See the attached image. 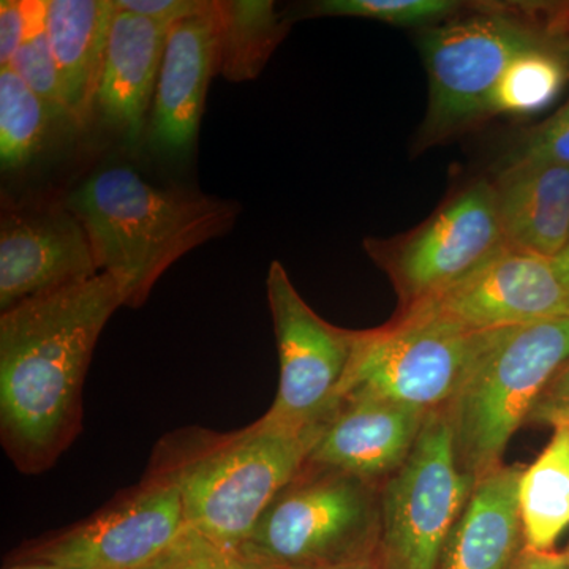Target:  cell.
I'll return each instance as SVG.
<instances>
[{
	"label": "cell",
	"mask_w": 569,
	"mask_h": 569,
	"mask_svg": "<svg viewBox=\"0 0 569 569\" xmlns=\"http://www.w3.org/2000/svg\"><path fill=\"white\" fill-rule=\"evenodd\" d=\"M119 307L100 272L0 312V443L21 473L50 470L80 436L89 365Z\"/></svg>",
	"instance_id": "obj_1"
},
{
	"label": "cell",
	"mask_w": 569,
	"mask_h": 569,
	"mask_svg": "<svg viewBox=\"0 0 569 569\" xmlns=\"http://www.w3.org/2000/svg\"><path fill=\"white\" fill-rule=\"evenodd\" d=\"M63 206L84 227L97 268L116 280L130 309L148 301L183 254L230 231L241 212L231 200L156 186L126 164L89 176Z\"/></svg>",
	"instance_id": "obj_2"
},
{
	"label": "cell",
	"mask_w": 569,
	"mask_h": 569,
	"mask_svg": "<svg viewBox=\"0 0 569 569\" xmlns=\"http://www.w3.org/2000/svg\"><path fill=\"white\" fill-rule=\"evenodd\" d=\"M323 425L288 429L263 417L227 433L186 427L159 441L148 470L178 486L189 529L238 550L305 467Z\"/></svg>",
	"instance_id": "obj_3"
},
{
	"label": "cell",
	"mask_w": 569,
	"mask_h": 569,
	"mask_svg": "<svg viewBox=\"0 0 569 569\" xmlns=\"http://www.w3.org/2000/svg\"><path fill=\"white\" fill-rule=\"evenodd\" d=\"M569 361V317L492 329L466 383L445 407L459 466L471 477L501 467L538 397Z\"/></svg>",
	"instance_id": "obj_4"
},
{
	"label": "cell",
	"mask_w": 569,
	"mask_h": 569,
	"mask_svg": "<svg viewBox=\"0 0 569 569\" xmlns=\"http://www.w3.org/2000/svg\"><path fill=\"white\" fill-rule=\"evenodd\" d=\"M372 485L307 460L238 552L254 563L283 568L377 559L380 501Z\"/></svg>",
	"instance_id": "obj_5"
},
{
	"label": "cell",
	"mask_w": 569,
	"mask_h": 569,
	"mask_svg": "<svg viewBox=\"0 0 569 569\" xmlns=\"http://www.w3.org/2000/svg\"><path fill=\"white\" fill-rule=\"evenodd\" d=\"M561 33L512 7L475 13L426 29L419 40L429 80V108L418 146L429 148L490 116L498 82L511 62Z\"/></svg>",
	"instance_id": "obj_6"
},
{
	"label": "cell",
	"mask_w": 569,
	"mask_h": 569,
	"mask_svg": "<svg viewBox=\"0 0 569 569\" xmlns=\"http://www.w3.org/2000/svg\"><path fill=\"white\" fill-rule=\"evenodd\" d=\"M489 335L402 317L383 328L355 331L335 408L350 400H380L426 411L445 408L466 383Z\"/></svg>",
	"instance_id": "obj_7"
},
{
	"label": "cell",
	"mask_w": 569,
	"mask_h": 569,
	"mask_svg": "<svg viewBox=\"0 0 569 569\" xmlns=\"http://www.w3.org/2000/svg\"><path fill=\"white\" fill-rule=\"evenodd\" d=\"M475 486L459 466L447 411H429L410 456L381 492L377 557L383 568L438 569Z\"/></svg>",
	"instance_id": "obj_8"
},
{
	"label": "cell",
	"mask_w": 569,
	"mask_h": 569,
	"mask_svg": "<svg viewBox=\"0 0 569 569\" xmlns=\"http://www.w3.org/2000/svg\"><path fill=\"white\" fill-rule=\"evenodd\" d=\"M269 310L279 350V389L264 418L288 429L320 425L335 410L355 331L328 323L296 290L279 261L269 266Z\"/></svg>",
	"instance_id": "obj_9"
},
{
	"label": "cell",
	"mask_w": 569,
	"mask_h": 569,
	"mask_svg": "<svg viewBox=\"0 0 569 569\" xmlns=\"http://www.w3.org/2000/svg\"><path fill=\"white\" fill-rule=\"evenodd\" d=\"M503 244L493 183L479 179L410 233L367 239L366 249L392 277L407 307L468 274Z\"/></svg>",
	"instance_id": "obj_10"
},
{
	"label": "cell",
	"mask_w": 569,
	"mask_h": 569,
	"mask_svg": "<svg viewBox=\"0 0 569 569\" xmlns=\"http://www.w3.org/2000/svg\"><path fill=\"white\" fill-rule=\"evenodd\" d=\"M402 318L463 332L492 331L569 317V295L552 258L508 244L443 290L407 306Z\"/></svg>",
	"instance_id": "obj_11"
},
{
	"label": "cell",
	"mask_w": 569,
	"mask_h": 569,
	"mask_svg": "<svg viewBox=\"0 0 569 569\" xmlns=\"http://www.w3.org/2000/svg\"><path fill=\"white\" fill-rule=\"evenodd\" d=\"M186 529L178 486L148 470L140 485L78 526L40 541L26 559L66 569H140Z\"/></svg>",
	"instance_id": "obj_12"
},
{
	"label": "cell",
	"mask_w": 569,
	"mask_h": 569,
	"mask_svg": "<svg viewBox=\"0 0 569 569\" xmlns=\"http://www.w3.org/2000/svg\"><path fill=\"white\" fill-rule=\"evenodd\" d=\"M97 274L89 236L66 206L3 212L0 312Z\"/></svg>",
	"instance_id": "obj_13"
},
{
	"label": "cell",
	"mask_w": 569,
	"mask_h": 569,
	"mask_svg": "<svg viewBox=\"0 0 569 569\" xmlns=\"http://www.w3.org/2000/svg\"><path fill=\"white\" fill-rule=\"evenodd\" d=\"M216 74V20L208 11L171 26L159 78L148 138L157 152L183 157L200 132L209 82Z\"/></svg>",
	"instance_id": "obj_14"
},
{
	"label": "cell",
	"mask_w": 569,
	"mask_h": 569,
	"mask_svg": "<svg viewBox=\"0 0 569 569\" xmlns=\"http://www.w3.org/2000/svg\"><path fill=\"white\" fill-rule=\"evenodd\" d=\"M427 413L421 408L380 400L339 403L325 419L307 460L373 482L402 467Z\"/></svg>",
	"instance_id": "obj_15"
},
{
	"label": "cell",
	"mask_w": 569,
	"mask_h": 569,
	"mask_svg": "<svg viewBox=\"0 0 569 569\" xmlns=\"http://www.w3.org/2000/svg\"><path fill=\"white\" fill-rule=\"evenodd\" d=\"M171 26L174 24L121 9L112 20L96 110L130 148H137L148 133L157 78Z\"/></svg>",
	"instance_id": "obj_16"
},
{
	"label": "cell",
	"mask_w": 569,
	"mask_h": 569,
	"mask_svg": "<svg viewBox=\"0 0 569 569\" xmlns=\"http://www.w3.org/2000/svg\"><path fill=\"white\" fill-rule=\"evenodd\" d=\"M492 183L505 242L556 257L569 238V164L508 160Z\"/></svg>",
	"instance_id": "obj_17"
},
{
	"label": "cell",
	"mask_w": 569,
	"mask_h": 569,
	"mask_svg": "<svg viewBox=\"0 0 569 569\" xmlns=\"http://www.w3.org/2000/svg\"><path fill=\"white\" fill-rule=\"evenodd\" d=\"M522 468L500 467L479 479L452 527L438 569H508L523 548L519 515Z\"/></svg>",
	"instance_id": "obj_18"
},
{
	"label": "cell",
	"mask_w": 569,
	"mask_h": 569,
	"mask_svg": "<svg viewBox=\"0 0 569 569\" xmlns=\"http://www.w3.org/2000/svg\"><path fill=\"white\" fill-rule=\"evenodd\" d=\"M114 0H47V32L73 127L96 111Z\"/></svg>",
	"instance_id": "obj_19"
},
{
	"label": "cell",
	"mask_w": 569,
	"mask_h": 569,
	"mask_svg": "<svg viewBox=\"0 0 569 569\" xmlns=\"http://www.w3.org/2000/svg\"><path fill=\"white\" fill-rule=\"evenodd\" d=\"M216 74L230 82L252 81L288 33L271 0H217Z\"/></svg>",
	"instance_id": "obj_20"
},
{
	"label": "cell",
	"mask_w": 569,
	"mask_h": 569,
	"mask_svg": "<svg viewBox=\"0 0 569 569\" xmlns=\"http://www.w3.org/2000/svg\"><path fill=\"white\" fill-rule=\"evenodd\" d=\"M523 546L553 550L569 527V426L553 429L548 447L519 479Z\"/></svg>",
	"instance_id": "obj_21"
},
{
	"label": "cell",
	"mask_w": 569,
	"mask_h": 569,
	"mask_svg": "<svg viewBox=\"0 0 569 569\" xmlns=\"http://www.w3.org/2000/svg\"><path fill=\"white\" fill-rule=\"evenodd\" d=\"M58 123L71 126L10 67H0V164L3 171L13 173L29 167L44 151Z\"/></svg>",
	"instance_id": "obj_22"
},
{
	"label": "cell",
	"mask_w": 569,
	"mask_h": 569,
	"mask_svg": "<svg viewBox=\"0 0 569 569\" xmlns=\"http://www.w3.org/2000/svg\"><path fill=\"white\" fill-rule=\"evenodd\" d=\"M569 80V37L519 54L505 71L490 116H529L552 104Z\"/></svg>",
	"instance_id": "obj_23"
},
{
	"label": "cell",
	"mask_w": 569,
	"mask_h": 569,
	"mask_svg": "<svg viewBox=\"0 0 569 569\" xmlns=\"http://www.w3.org/2000/svg\"><path fill=\"white\" fill-rule=\"evenodd\" d=\"M28 32L10 67L37 96L70 121L63 103L61 78L47 32V0H26ZM73 126V123H71Z\"/></svg>",
	"instance_id": "obj_24"
},
{
	"label": "cell",
	"mask_w": 569,
	"mask_h": 569,
	"mask_svg": "<svg viewBox=\"0 0 569 569\" xmlns=\"http://www.w3.org/2000/svg\"><path fill=\"white\" fill-rule=\"evenodd\" d=\"M312 7L316 17L361 18L427 29L451 20L462 10V3L455 0H320Z\"/></svg>",
	"instance_id": "obj_25"
},
{
	"label": "cell",
	"mask_w": 569,
	"mask_h": 569,
	"mask_svg": "<svg viewBox=\"0 0 569 569\" xmlns=\"http://www.w3.org/2000/svg\"><path fill=\"white\" fill-rule=\"evenodd\" d=\"M140 569H258L238 550L227 549L187 527L160 556Z\"/></svg>",
	"instance_id": "obj_26"
},
{
	"label": "cell",
	"mask_w": 569,
	"mask_h": 569,
	"mask_svg": "<svg viewBox=\"0 0 569 569\" xmlns=\"http://www.w3.org/2000/svg\"><path fill=\"white\" fill-rule=\"evenodd\" d=\"M552 160L569 164V97L548 121L527 134L508 160Z\"/></svg>",
	"instance_id": "obj_27"
},
{
	"label": "cell",
	"mask_w": 569,
	"mask_h": 569,
	"mask_svg": "<svg viewBox=\"0 0 569 569\" xmlns=\"http://www.w3.org/2000/svg\"><path fill=\"white\" fill-rule=\"evenodd\" d=\"M530 425L569 426V361L561 367L531 408Z\"/></svg>",
	"instance_id": "obj_28"
},
{
	"label": "cell",
	"mask_w": 569,
	"mask_h": 569,
	"mask_svg": "<svg viewBox=\"0 0 569 569\" xmlns=\"http://www.w3.org/2000/svg\"><path fill=\"white\" fill-rule=\"evenodd\" d=\"M114 3L118 9L167 24L197 17L211 7L208 0H114Z\"/></svg>",
	"instance_id": "obj_29"
},
{
	"label": "cell",
	"mask_w": 569,
	"mask_h": 569,
	"mask_svg": "<svg viewBox=\"0 0 569 569\" xmlns=\"http://www.w3.org/2000/svg\"><path fill=\"white\" fill-rule=\"evenodd\" d=\"M28 32L26 0L0 2V67L10 66Z\"/></svg>",
	"instance_id": "obj_30"
},
{
	"label": "cell",
	"mask_w": 569,
	"mask_h": 569,
	"mask_svg": "<svg viewBox=\"0 0 569 569\" xmlns=\"http://www.w3.org/2000/svg\"><path fill=\"white\" fill-rule=\"evenodd\" d=\"M508 569H567L563 553L556 550H535L523 546Z\"/></svg>",
	"instance_id": "obj_31"
},
{
	"label": "cell",
	"mask_w": 569,
	"mask_h": 569,
	"mask_svg": "<svg viewBox=\"0 0 569 569\" xmlns=\"http://www.w3.org/2000/svg\"><path fill=\"white\" fill-rule=\"evenodd\" d=\"M252 563L258 569H385L383 565H381L380 560H378V557H377V559L351 561V563L332 565V567H318V568L271 567V565L254 563V561H252Z\"/></svg>",
	"instance_id": "obj_32"
},
{
	"label": "cell",
	"mask_w": 569,
	"mask_h": 569,
	"mask_svg": "<svg viewBox=\"0 0 569 569\" xmlns=\"http://www.w3.org/2000/svg\"><path fill=\"white\" fill-rule=\"evenodd\" d=\"M552 263L556 266L557 274H559L561 283L565 284L569 295V238L563 249L552 258Z\"/></svg>",
	"instance_id": "obj_33"
},
{
	"label": "cell",
	"mask_w": 569,
	"mask_h": 569,
	"mask_svg": "<svg viewBox=\"0 0 569 569\" xmlns=\"http://www.w3.org/2000/svg\"><path fill=\"white\" fill-rule=\"evenodd\" d=\"M3 569H66V568L59 567V565L50 563V561L28 560V561H22V563L13 565V567L3 568Z\"/></svg>",
	"instance_id": "obj_34"
},
{
	"label": "cell",
	"mask_w": 569,
	"mask_h": 569,
	"mask_svg": "<svg viewBox=\"0 0 569 569\" xmlns=\"http://www.w3.org/2000/svg\"><path fill=\"white\" fill-rule=\"evenodd\" d=\"M561 553H563L565 565H567V569H569V546H568V549Z\"/></svg>",
	"instance_id": "obj_35"
}]
</instances>
